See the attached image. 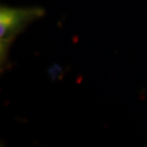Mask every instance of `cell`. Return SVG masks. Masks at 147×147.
Listing matches in <instances>:
<instances>
[{
  "mask_svg": "<svg viewBox=\"0 0 147 147\" xmlns=\"http://www.w3.org/2000/svg\"><path fill=\"white\" fill-rule=\"evenodd\" d=\"M41 8H12L2 7L0 16V38H1V55H5L10 42L13 40L23 28L42 16Z\"/></svg>",
  "mask_w": 147,
  "mask_h": 147,
  "instance_id": "6da1fadb",
  "label": "cell"
}]
</instances>
